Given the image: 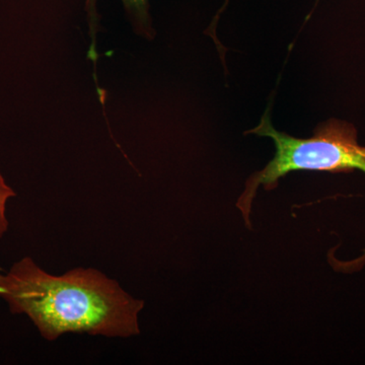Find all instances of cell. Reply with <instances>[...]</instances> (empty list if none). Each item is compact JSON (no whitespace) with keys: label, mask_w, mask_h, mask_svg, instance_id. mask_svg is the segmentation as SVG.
I'll use <instances>...</instances> for the list:
<instances>
[{"label":"cell","mask_w":365,"mask_h":365,"mask_svg":"<svg viewBox=\"0 0 365 365\" xmlns=\"http://www.w3.org/2000/svg\"><path fill=\"white\" fill-rule=\"evenodd\" d=\"M247 133L269 137L276 148L275 155L268 165L249 178L237 200V207L248 227H251L252 204L259 187L263 186L268 191L275 189L280 178L289 173H351L360 170L365 174V146L359 145L356 129L347 122L331 119L319 125L309 138H297L276 130L266 113L260 124Z\"/></svg>","instance_id":"2"},{"label":"cell","mask_w":365,"mask_h":365,"mask_svg":"<svg viewBox=\"0 0 365 365\" xmlns=\"http://www.w3.org/2000/svg\"><path fill=\"white\" fill-rule=\"evenodd\" d=\"M0 297L14 314H26L48 341L67 333L129 338L138 335L144 302L93 268L55 276L31 257L0 274Z\"/></svg>","instance_id":"1"},{"label":"cell","mask_w":365,"mask_h":365,"mask_svg":"<svg viewBox=\"0 0 365 365\" xmlns=\"http://www.w3.org/2000/svg\"><path fill=\"white\" fill-rule=\"evenodd\" d=\"M16 195V192L7 185L6 180L0 174V239L6 234L7 230H9V223L6 217L7 202L9 199Z\"/></svg>","instance_id":"4"},{"label":"cell","mask_w":365,"mask_h":365,"mask_svg":"<svg viewBox=\"0 0 365 365\" xmlns=\"http://www.w3.org/2000/svg\"><path fill=\"white\" fill-rule=\"evenodd\" d=\"M98 0H86V11L88 16V33L91 46L88 48V58L97 63V34L100 30V14L97 9ZM127 16L130 21L134 32L148 40H153L155 31L150 14V0H122Z\"/></svg>","instance_id":"3"}]
</instances>
